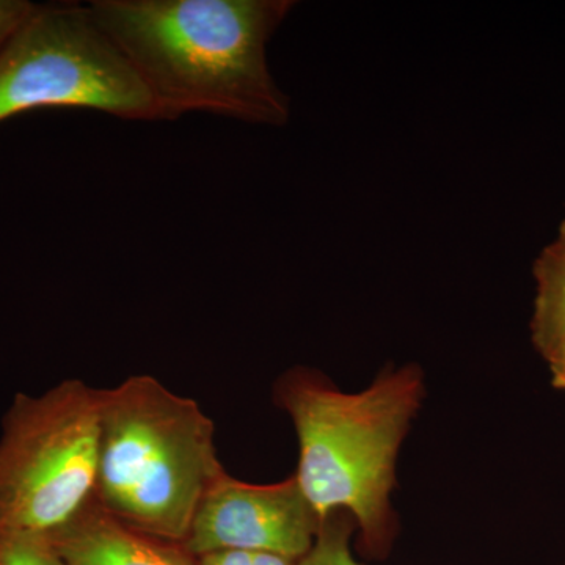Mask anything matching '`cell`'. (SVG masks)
I'll list each match as a JSON object with an SVG mask.
<instances>
[{
	"label": "cell",
	"mask_w": 565,
	"mask_h": 565,
	"mask_svg": "<svg viewBox=\"0 0 565 565\" xmlns=\"http://www.w3.org/2000/svg\"><path fill=\"white\" fill-rule=\"evenodd\" d=\"M291 0H95L90 10L120 47L167 121L203 111L253 125L291 117L267 44Z\"/></svg>",
	"instance_id": "obj_1"
},
{
	"label": "cell",
	"mask_w": 565,
	"mask_h": 565,
	"mask_svg": "<svg viewBox=\"0 0 565 565\" xmlns=\"http://www.w3.org/2000/svg\"><path fill=\"white\" fill-rule=\"evenodd\" d=\"M275 399L299 438L296 478L321 522L332 512L352 516L367 552L388 548L394 465L423 399L415 364L385 371L370 388L344 393L307 367L288 371Z\"/></svg>",
	"instance_id": "obj_2"
},
{
	"label": "cell",
	"mask_w": 565,
	"mask_h": 565,
	"mask_svg": "<svg viewBox=\"0 0 565 565\" xmlns=\"http://www.w3.org/2000/svg\"><path fill=\"white\" fill-rule=\"evenodd\" d=\"M96 504L137 533L180 544L207 490L226 473L214 422L152 375L99 390Z\"/></svg>",
	"instance_id": "obj_3"
},
{
	"label": "cell",
	"mask_w": 565,
	"mask_h": 565,
	"mask_svg": "<svg viewBox=\"0 0 565 565\" xmlns=\"http://www.w3.org/2000/svg\"><path fill=\"white\" fill-rule=\"evenodd\" d=\"M99 390L68 379L18 393L0 435V527L55 535L96 504Z\"/></svg>",
	"instance_id": "obj_4"
},
{
	"label": "cell",
	"mask_w": 565,
	"mask_h": 565,
	"mask_svg": "<svg viewBox=\"0 0 565 565\" xmlns=\"http://www.w3.org/2000/svg\"><path fill=\"white\" fill-rule=\"evenodd\" d=\"M40 109L167 121L158 99L90 7L39 6L0 51V122Z\"/></svg>",
	"instance_id": "obj_5"
},
{
	"label": "cell",
	"mask_w": 565,
	"mask_h": 565,
	"mask_svg": "<svg viewBox=\"0 0 565 565\" xmlns=\"http://www.w3.org/2000/svg\"><path fill=\"white\" fill-rule=\"evenodd\" d=\"M321 525L296 475L277 484L258 486L225 473L204 494L182 546L193 557L264 552L299 563Z\"/></svg>",
	"instance_id": "obj_6"
},
{
	"label": "cell",
	"mask_w": 565,
	"mask_h": 565,
	"mask_svg": "<svg viewBox=\"0 0 565 565\" xmlns=\"http://www.w3.org/2000/svg\"><path fill=\"white\" fill-rule=\"evenodd\" d=\"M51 537L66 565H199L184 546L129 530L98 504Z\"/></svg>",
	"instance_id": "obj_7"
},
{
	"label": "cell",
	"mask_w": 565,
	"mask_h": 565,
	"mask_svg": "<svg viewBox=\"0 0 565 565\" xmlns=\"http://www.w3.org/2000/svg\"><path fill=\"white\" fill-rule=\"evenodd\" d=\"M537 294L531 319L534 348L544 359L565 341V243L556 239L534 263Z\"/></svg>",
	"instance_id": "obj_8"
},
{
	"label": "cell",
	"mask_w": 565,
	"mask_h": 565,
	"mask_svg": "<svg viewBox=\"0 0 565 565\" xmlns=\"http://www.w3.org/2000/svg\"><path fill=\"white\" fill-rule=\"evenodd\" d=\"M355 522L348 512H332L323 520L313 546L299 565H363L352 556L351 534Z\"/></svg>",
	"instance_id": "obj_9"
},
{
	"label": "cell",
	"mask_w": 565,
	"mask_h": 565,
	"mask_svg": "<svg viewBox=\"0 0 565 565\" xmlns=\"http://www.w3.org/2000/svg\"><path fill=\"white\" fill-rule=\"evenodd\" d=\"M0 565H66L54 539L33 531L0 527Z\"/></svg>",
	"instance_id": "obj_10"
},
{
	"label": "cell",
	"mask_w": 565,
	"mask_h": 565,
	"mask_svg": "<svg viewBox=\"0 0 565 565\" xmlns=\"http://www.w3.org/2000/svg\"><path fill=\"white\" fill-rule=\"evenodd\" d=\"M199 565H299L288 557L264 552H217L196 557Z\"/></svg>",
	"instance_id": "obj_11"
},
{
	"label": "cell",
	"mask_w": 565,
	"mask_h": 565,
	"mask_svg": "<svg viewBox=\"0 0 565 565\" xmlns=\"http://www.w3.org/2000/svg\"><path fill=\"white\" fill-rule=\"evenodd\" d=\"M39 3L29 0H0V51L29 20Z\"/></svg>",
	"instance_id": "obj_12"
},
{
	"label": "cell",
	"mask_w": 565,
	"mask_h": 565,
	"mask_svg": "<svg viewBox=\"0 0 565 565\" xmlns=\"http://www.w3.org/2000/svg\"><path fill=\"white\" fill-rule=\"evenodd\" d=\"M555 388L565 390V341L546 356Z\"/></svg>",
	"instance_id": "obj_13"
},
{
	"label": "cell",
	"mask_w": 565,
	"mask_h": 565,
	"mask_svg": "<svg viewBox=\"0 0 565 565\" xmlns=\"http://www.w3.org/2000/svg\"><path fill=\"white\" fill-rule=\"evenodd\" d=\"M557 239L564 241V243H565V218H564L563 223H561L559 237H557Z\"/></svg>",
	"instance_id": "obj_14"
}]
</instances>
